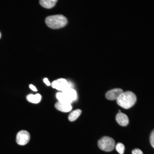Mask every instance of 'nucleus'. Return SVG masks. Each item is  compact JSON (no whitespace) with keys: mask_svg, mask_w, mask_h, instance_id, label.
<instances>
[{"mask_svg":"<svg viewBox=\"0 0 154 154\" xmlns=\"http://www.w3.org/2000/svg\"><path fill=\"white\" fill-rule=\"evenodd\" d=\"M98 146L101 150L110 152L113 151L115 147V143L114 140L108 136H104L98 141Z\"/></svg>","mask_w":154,"mask_h":154,"instance_id":"nucleus-3","label":"nucleus"},{"mask_svg":"<svg viewBox=\"0 0 154 154\" xmlns=\"http://www.w3.org/2000/svg\"><path fill=\"white\" fill-rule=\"evenodd\" d=\"M57 1V0H40L39 3L45 8L50 9L55 5Z\"/></svg>","mask_w":154,"mask_h":154,"instance_id":"nucleus-10","label":"nucleus"},{"mask_svg":"<svg viewBox=\"0 0 154 154\" xmlns=\"http://www.w3.org/2000/svg\"><path fill=\"white\" fill-rule=\"evenodd\" d=\"M137 100L135 95L130 91L123 92L116 100L117 104L121 107L128 109L134 105Z\"/></svg>","mask_w":154,"mask_h":154,"instance_id":"nucleus-1","label":"nucleus"},{"mask_svg":"<svg viewBox=\"0 0 154 154\" xmlns=\"http://www.w3.org/2000/svg\"><path fill=\"white\" fill-rule=\"evenodd\" d=\"M123 92L121 88H114L108 91L106 94L105 96L106 98L109 100H117Z\"/></svg>","mask_w":154,"mask_h":154,"instance_id":"nucleus-6","label":"nucleus"},{"mask_svg":"<svg viewBox=\"0 0 154 154\" xmlns=\"http://www.w3.org/2000/svg\"><path fill=\"white\" fill-rule=\"evenodd\" d=\"M62 91V93L72 101L76 99L77 94L76 91L74 89L67 88Z\"/></svg>","mask_w":154,"mask_h":154,"instance_id":"nucleus-9","label":"nucleus"},{"mask_svg":"<svg viewBox=\"0 0 154 154\" xmlns=\"http://www.w3.org/2000/svg\"><path fill=\"white\" fill-rule=\"evenodd\" d=\"M40 94H37L35 95L29 94L27 96V99L29 102L34 104H37L39 102L41 99Z\"/></svg>","mask_w":154,"mask_h":154,"instance_id":"nucleus-11","label":"nucleus"},{"mask_svg":"<svg viewBox=\"0 0 154 154\" xmlns=\"http://www.w3.org/2000/svg\"><path fill=\"white\" fill-rule=\"evenodd\" d=\"M52 87L59 90L62 91L67 88H72L71 84L68 83L64 78H60L54 81L51 84Z\"/></svg>","mask_w":154,"mask_h":154,"instance_id":"nucleus-4","label":"nucleus"},{"mask_svg":"<svg viewBox=\"0 0 154 154\" xmlns=\"http://www.w3.org/2000/svg\"><path fill=\"white\" fill-rule=\"evenodd\" d=\"M45 22L49 27L57 29L65 26L67 23L68 20L63 15L58 14L48 16L45 19Z\"/></svg>","mask_w":154,"mask_h":154,"instance_id":"nucleus-2","label":"nucleus"},{"mask_svg":"<svg viewBox=\"0 0 154 154\" xmlns=\"http://www.w3.org/2000/svg\"><path fill=\"white\" fill-rule=\"evenodd\" d=\"M55 107L58 110L63 112H68L72 109L70 104L57 102L55 104Z\"/></svg>","mask_w":154,"mask_h":154,"instance_id":"nucleus-8","label":"nucleus"},{"mask_svg":"<svg viewBox=\"0 0 154 154\" xmlns=\"http://www.w3.org/2000/svg\"><path fill=\"white\" fill-rule=\"evenodd\" d=\"M30 139V135L26 131L21 130L19 132L16 136V141L17 143L21 145L27 144Z\"/></svg>","mask_w":154,"mask_h":154,"instance_id":"nucleus-5","label":"nucleus"},{"mask_svg":"<svg viewBox=\"0 0 154 154\" xmlns=\"http://www.w3.org/2000/svg\"><path fill=\"white\" fill-rule=\"evenodd\" d=\"M1 33L0 31V38H1Z\"/></svg>","mask_w":154,"mask_h":154,"instance_id":"nucleus-19","label":"nucleus"},{"mask_svg":"<svg viewBox=\"0 0 154 154\" xmlns=\"http://www.w3.org/2000/svg\"><path fill=\"white\" fill-rule=\"evenodd\" d=\"M115 148L119 154H123L125 149L124 145L122 143H119L116 146Z\"/></svg>","mask_w":154,"mask_h":154,"instance_id":"nucleus-14","label":"nucleus"},{"mask_svg":"<svg viewBox=\"0 0 154 154\" xmlns=\"http://www.w3.org/2000/svg\"><path fill=\"white\" fill-rule=\"evenodd\" d=\"M154 130L151 133L150 135V144L153 148H154Z\"/></svg>","mask_w":154,"mask_h":154,"instance_id":"nucleus-15","label":"nucleus"},{"mask_svg":"<svg viewBox=\"0 0 154 154\" xmlns=\"http://www.w3.org/2000/svg\"><path fill=\"white\" fill-rule=\"evenodd\" d=\"M30 88L32 90L35 92L37 91V90L36 87L32 84H31L29 86Z\"/></svg>","mask_w":154,"mask_h":154,"instance_id":"nucleus-17","label":"nucleus"},{"mask_svg":"<svg viewBox=\"0 0 154 154\" xmlns=\"http://www.w3.org/2000/svg\"><path fill=\"white\" fill-rule=\"evenodd\" d=\"M132 154H143L142 151L139 149H135L132 151Z\"/></svg>","mask_w":154,"mask_h":154,"instance_id":"nucleus-16","label":"nucleus"},{"mask_svg":"<svg viewBox=\"0 0 154 154\" xmlns=\"http://www.w3.org/2000/svg\"><path fill=\"white\" fill-rule=\"evenodd\" d=\"M116 119L117 123L122 126H127L129 123V119L127 115L121 112L117 114Z\"/></svg>","mask_w":154,"mask_h":154,"instance_id":"nucleus-7","label":"nucleus"},{"mask_svg":"<svg viewBox=\"0 0 154 154\" xmlns=\"http://www.w3.org/2000/svg\"><path fill=\"white\" fill-rule=\"evenodd\" d=\"M44 83L48 86L50 85V83L47 78H45L43 79Z\"/></svg>","mask_w":154,"mask_h":154,"instance_id":"nucleus-18","label":"nucleus"},{"mask_svg":"<svg viewBox=\"0 0 154 154\" xmlns=\"http://www.w3.org/2000/svg\"><path fill=\"white\" fill-rule=\"evenodd\" d=\"M56 97L58 101L61 102L70 104L72 102L62 92L57 93L56 94Z\"/></svg>","mask_w":154,"mask_h":154,"instance_id":"nucleus-13","label":"nucleus"},{"mask_svg":"<svg viewBox=\"0 0 154 154\" xmlns=\"http://www.w3.org/2000/svg\"><path fill=\"white\" fill-rule=\"evenodd\" d=\"M82 111L78 109L72 112L68 116V119L70 121H75L80 115Z\"/></svg>","mask_w":154,"mask_h":154,"instance_id":"nucleus-12","label":"nucleus"}]
</instances>
